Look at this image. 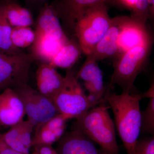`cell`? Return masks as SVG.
Wrapping results in <instances>:
<instances>
[{"mask_svg":"<svg viewBox=\"0 0 154 154\" xmlns=\"http://www.w3.org/2000/svg\"><path fill=\"white\" fill-rule=\"evenodd\" d=\"M30 154H35V153L33 151V152H32V153Z\"/></svg>","mask_w":154,"mask_h":154,"instance_id":"obj_32","label":"cell"},{"mask_svg":"<svg viewBox=\"0 0 154 154\" xmlns=\"http://www.w3.org/2000/svg\"><path fill=\"white\" fill-rule=\"evenodd\" d=\"M76 119V130L98 143L103 153L119 154L115 124L105 105L95 106Z\"/></svg>","mask_w":154,"mask_h":154,"instance_id":"obj_2","label":"cell"},{"mask_svg":"<svg viewBox=\"0 0 154 154\" xmlns=\"http://www.w3.org/2000/svg\"><path fill=\"white\" fill-rule=\"evenodd\" d=\"M134 151L135 154H154V137L138 140Z\"/></svg>","mask_w":154,"mask_h":154,"instance_id":"obj_26","label":"cell"},{"mask_svg":"<svg viewBox=\"0 0 154 154\" xmlns=\"http://www.w3.org/2000/svg\"><path fill=\"white\" fill-rule=\"evenodd\" d=\"M5 12L6 18L12 28L31 27L35 24L31 11L13 1L5 2Z\"/></svg>","mask_w":154,"mask_h":154,"instance_id":"obj_19","label":"cell"},{"mask_svg":"<svg viewBox=\"0 0 154 154\" xmlns=\"http://www.w3.org/2000/svg\"><path fill=\"white\" fill-rule=\"evenodd\" d=\"M75 37L69 38L53 58L49 65L55 68L67 69L72 68L83 53Z\"/></svg>","mask_w":154,"mask_h":154,"instance_id":"obj_18","label":"cell"},{"mask_svg":"<svg viewBox=\"0 0 154 154\" xmlns=\"http://www.w3.org/2000/svg\"><path fill=\"white\" fill-rule=\"evenodd\" d=\"M151 43L152 38L146 29V24L124 16L117 40L118 56L134 48Z\"/></svg>","mask_w":154,"mask_h":154,"instance_id":"obj_9","label":"cell"},{"mask_svg":"<svg viewBox=\"0 0 154 154\" xmlns=\"http://www.w3.org/2000/svg\"><path fill=\"white\" fill-rule=\"evenodd\" d=\"M152 44L134 48L117 57L109 87L117 85L122 92L130 93L137 77L145 67Z\"/></svg>","mask_w":154,"mask_h":154,"instance_id":"obj_5","label":"cell"},{"mask_svg":"<svg viewBox=\"0 0 154 154\" xmlns=\"http://www.w3.org/2000/svg\"><path fill=\"white\" fill-rule=\"evenodd\" d=\"M68 119L58 113L44 123L35 127L32 138V147L36 146H52L63 136Z\"/></svg>","mask_w":154,"mask_h":154,"instance_id":"obj_14","label":"cell"},{"mask_svg":"<svg viewBox=\"0 0 154 154\" xmlns=\"http://www.w3.org/2000/svg\"><path fill=\"white\" fill-rule=\"evenodd\" d=\"M4 1H5V2H11V1H13V0H4Z\"/></svg>","mask_w":154,"mask_h":154,"instance_id":"obj_31","label":"cell"},{"mask_svg":"<svg viewBox=\"0 0 154 154\" xmlns=\"http://www.w3.org/2000/svg\"><path fill=\"white\" fill-rule=\"evenodd\" d=\"M33 61L23 51L12 54L0 51V91L28 83Z\"/></svg>","mask_w":154,"mask_h":154,"instance_id":"obj_6","label":"cell"},{"mask_svg":"<svg viewBox=\"0 0 154 154\" xmlns=\"http://www.w3.org/2000/svg\"><path fill=\"white\" fill-rule=\"evenodd\" d=\"M107 2L127 9L131 12V18L143 24H146L149 18L147 0H108Z\"/></svg>","mask_w":154,"mask_h":154,"instance_id":"obj_20","label":"cell"},{"mask_svg":"<svg viewBox=\"0 0 154 154\" xmlns=\"http://www.w3.org/2000/svg\"><path fill=\"white\" fill-rule=\"evenodd\" d=\"M56 150L58 154H104L94 141L76 129L64 134Z\"/></svg>","mask_w":154,"mask_h":154,"instance_id":"obj_13","label":"cell"},{"mask_svg":"<svg viewBox=\"0 0 154 154\" xmlns=\"http://www.w3.org/2000/svg\"><path fill=\"white\" fill-rule=\"evenodd\" d=\"M108 0H54L51 3L67 37H74V28L78 20L88 8Z\"/></svg>","mask_w":154,"mask_h":154,"instance_id":"obj_8","label":"cell"},{"mask_svg":"<svg viewBox=\"0 0 154 154\" xmlns=\"http://www.w3.org/2000/svg\"><path fill=\"white\" fill-rule=\"evenodd\" d=\"M5 2H0V51L7 54L22 51L14 47L11 40L12 27L9 24L5 12Z\"/></svg>","mask_w":154,"mask_h":154,"instance_id":"obj_21","label":"cell"},{"mask_svg":"<svg viewBox=\"0 0 154 154\" xmlns=\"http://www.w3.org/2000/svg\"><path fill=\"white\" fill-rule=\"evenodd\" d=\"M145 110L141 112V131L153 134L154 132V96L150 97Z\"/></svg>","mask_w":154,"mask_h":154,"instance_id":"obj_24","label":"cell"},{"mask_svg":"<svg viewBox=\"0 0 154 154\" xmlns=\"http://www.w3.org/2000/svg\"><path fill=\"white\" fill-rule=\"evenodd\" d=\"M19 135L22 144L30 150L32 147V133L34 126L29 120H22L19 122Z\"/></svg>","mask_w":154,"mask_h":154,"instance_id":"obj_25","label":"cell"},{"mask_svg":"<svg viewBox=\"0 0 154 154\" xmlns=\"http://www.w3.org/2000/svg\"><path fill=\"white\" fill-rule=\"evenodd\" d=\"M27 8L31 10H40L46 4L48 0H24Z\"/></svg>","mask_w":154,"mask_h":154,"instance_id":"obj_27","label":"cell"},{"mask_svg":"<svg viewBox=\"0 0 154 154\" xmlns=\"http://www.w3.org/2000/svg\"><path fill=\"white\" fill-rule=\"evenodd\" d=\"M66 42L48 34L35 33V40L30 46V54L33 60L38 61L40 63L49 64Z\"/></svg>","mask_w":154,"mask_h":154,"instance_id":"obj_17","label":"cell"},{"mask_svg":"<svg viewBox=\"0 0 154 154\" xmlns=\"http://www.w3.org/2000/svg\"><path fill=\"white\" fill-rule=\"evenodd\" d=\"M105 101L113 110L117 132L128 154H135L134 146L141 131L140 94L122 92L120 95L111 93L110 88L105 94Z\"/></svg>","mask_w":154,"mask_h":154,"instance_id":"obj_1","label":"cell"},{"mask_svg":"<svg viewBox=\"0 0 154 154\" xmlns=\"http://www.w3.org/2000/svg\"><path fill=\"white\" fill-rule=\"evenodd\" d=\"M37 91L52 101L54 97L63 85L64 77L49 64H38L36 73Z\"/></svg>","mask_w":154,"mask_h":154,"instance_id":"obj_15","label":"cell"},{"mask_svg":"<svg viewBox=\"0 0 154 154\" xmlns=\"http://www.w3.org/2000/svg\"><path fill=\"white\" fill-rule=\"evenodd\" d=\"M124 16H119L111 19L109 29L87 57L98 62L118 56L117 40Z\"/></svg>","mask_w":154,"mask_h":154,"instance_id":"obj_10","label":"cell"},{"mask_svg":"<svg viewBox=\"0 0 154 154\" xmlns=\"http://www.w3.org/2000/svg\"><path fill=\"white\" fill-rule=\"evenodd\" d=\"M52 102L59 113L68 120L79 118L99 103L86 95L72 68L67 70L63 85Z\"/></svg>","mask_w":154,"mask_h":154,"instance_id":"obj_3","label":"cell"},{"mask_svg":"<svg viewBox=\"0 0 154 154\" xmlns=\"http://www.w3.org/2000/svg\"><path fill=\"white\" fill-rule=\"evenodd\" d=\"M13 89L22 100L28 120L34 127L58 114L52 101L30 87L28 83L22 84Z\"/></svg>","mask_w":154,"mask_h":154,"instance_id":"obj_7","label":"cell"},{"mask_svg":"<svg viewBox=\"0 0 154 154\" xmlns=\"http://www.w3.org/2000/svg\"><path fill=\"white\" fill-rule=\"evenodd\" d=\"M33 148V152L36 154H58L52 146H36Z\"/></svg>","mask_w":154,"mask_h":154,"instance_id":"obj_28","label":"cell"},{"mask_svg":"<svg viewBox=\"0 0 154 154\" xmlns=\"http://www.w3.org/2000/svg\"><path fill=\"white\" fill-rule=\"evenodd\" d=\"M35 38V31L31 27L12 28L11 40L12 44L17 48H22L31 46Z\"/></svg>","mask_w":154,"mask_h":154,"instance_id":"obj_22","label":"cell"},{"mask_svg":"<svg viewBox=\"0 0 154 154\" xmlns=\"http://www.w3.org/2000/svg\"><path fill=\"white\" fill-rule=\"evenodd\" d=\"M97 62L87 57L76 76L84 82L85 89L89 93V96L101 103L104 101L102 97L107 89L104 86L102 70Z\"/></svg>","mask_w":154,"mask_h":154,"instance_id":"obj_11","label":"cell"},{"mask_svg":"<svg viewBox=\"0 0 154 154\" xmlns=\"http://www.w3.org/2000/svg\"><path fill=\"white\" fill-rule=\"evenodd\" d=\"M0 154H24L13 149L5 141L2 134L0 132Z\"/></svg>","mask_w":154,"mask_h":154,"instance_id":"obj_29","label":"cell"},{"mask_svg":"<svg viewBox=\"0 0 154 154\" xmlns=\"http://www.w3.org/2000/svg\"><path fill=\"white\" fill-rule=\"evenodd\" d=\"M25 108L21 99L12 88L0 94V126H12L23 120Z\"/></svg>","mask_w":154,"mask_h":154,"instance_id":"obj_12","label":"cell"},{"mask_svg":"<svg viewBox=\"0 0 154 154\" xmlns=\"http://www.w3.org/2000/svg\"><path fill=\"white\" fill-rule=\"evenodd\" d=\"M106 2L88 8L76 23L74 36L83 53L88 56L104 36L111 24Z\"/></svg>","mask_w":154,"mask_h":154,"instance_id":"obj_4","label":"cell"},{"mask_svg":"<svg viewBox=\"0 0 154 154\" xmlns=\"http://www.w3.org/2000/svg\"><path fill=\"white\" fill-rule=\"evenodd\" d=\"M20 128L19 122L10 127L8 131L2 134L5 141L14 150L24 154H30V150L25 148L22 144L19 137Z\"/></svg>","mask_w":154,"mask_h":154,"instance_id":"obj_23","label":"cell"},{"mask_svg":"<svg viewBox=\"0 0 154 154\" xmlns=\"http://www.w3.org/2000/svg\"><path fill=\"white\" fill-rule=\"evenodd\" d=\"M147 1L148 8L149 14V18L154 17V0H147Z\"/></svg>","mask_w":154,"mask_h":154,"instance_id":"obj_30","label":"cell"},{"mask_svg":"<svg viewBox=\"0 0 154 154\" xmlns=\"http://www.w3.org/2000/svg\"><path fill=\"white\" fill-rule=\"evenodd\" d=\"M35 22V33L48 34L62 41L69 38L63 30L59 18L51 4L46 3L39 11Z\"/></svg>","mask_w":154,"mask_h":154,"instance_id":"obj_16","label":"cell"}]
</instances>
